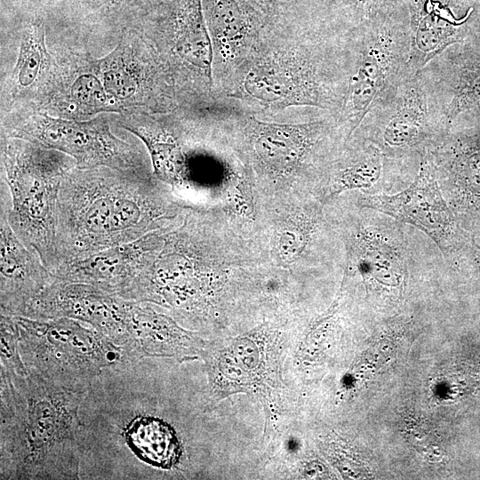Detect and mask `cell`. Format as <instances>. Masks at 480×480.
<instances>
[{"mask_svg":"<svg viewBox=\"0 0 480 480\" xmlns=\"http://www.w3.org/2000/svg\"><path fill=\"white\" fill-rule=\"evenodd\" d=\"M213 33L224 48L243 38L246 17L236 0H217L212 12Z\"/></svg>","mask_w":480,"mask_h":480,"instance_id":"d6986e66","label":"cell"},{"mask_svg":"<svg viewBox=\"0 0 480 480\" xmlns=\"http://www.w3.org/2000/svg\"><path fill=\"white\" fill-rule=\"evenodd\" d=\"M102 84L108 96L125 100L135 94L139 84L133 75L125 66L113 64L102 72Z\"/></svg>","mask_w":480,"mask_h":480,"instance_id":"603a6c76","label":"cell"},{"mask_svg":"<svg viewBox=\"0 0 480 480\" xmlns=\"http://www.w3.org/2000/svg\"><path fill=\"white\" fill-rule=\"evenodd\" d=\"M1 212L17 236L47 268L58 266L57 204L61 183L76 166L70 156L15 139L2 148Z\"/></svg>","mask_w":480,"mask_h":480,"instance_id":"277c9868","label":"cell"},{"mask_svg":"<svg viewBox=\"0 0 480 480\" xmlns=\"http://www.w3.org/2000/svg\"><path fill=\"white\" fill-rule=\"evenodd\" d=\"M49 60L44 27L37 21L27 28L21 36L19 56L12 72L13 80L20 87L32 85Z\"/></svg>","mask_w":480,"mask_h":480,"instance_id":"ac0fdd59","label":"cell"},{"mask_svg":"<svg viewBox=\"0 0 480 480\" xmlns=\"http://www.w3.org/2000/svg\"><path fill=\"white\" fill-rule=\"evenodd\" d=\"M184 212L153 174L75 167L64 178L58 198L57 268L150 233L172 230L182 222Z\"/></svg>","mask_w":480,"mask_h":480,"instance_id":"7a4b0ae2","label":"cell"},{"mask_svg":"<svg viewBox=\"0 0 480 480\" xmlns=\"http://www.w3.org/2000/svg\"><path fill=\"white\" fill-rule=\"evenodd\" d=\"M86 392L0 369L2 480L80 479L79 408Z\"/></svg>","mask_w":480,"mask_h":480,"instance_id":"3957f363","label":"cell"},{"mask_svg":"<svg viewBox=\"0 0 480 480\" xmlns=\"http://www.w3.org/2000/svg\"><path fill=\"white\" fill-rule=\"evenodd\" d=\"M12 316L28 372L57 386L86 392L105 369L132 361L122 347L84 322Z\"/></svg>","mask_w":480,"mask_h":480,"instance_id":"8992f818","label":"cell"},{"mask_svg":"<svg viewBox=\"0 0 480 480\" xmlns=\"http://www.w3.org/2000/svg\"><path fill=\"white\" fill-rule=\"evenodd\" d=\"M54 277L39 254L28 247L0 212V311L23 316Z\"/></svg>","mask_w":480,"mask_h":480,"instance_id":"5bb4252c","label":"cell"},{"mask_svg":"<svg viewBox=\"0 0 480 480\" xmlns=\"http://www.w3.org/2000/svg\"><path fill=\"white\" fill-rule=\"evenodd\" d=\"M1 356L0 369L17 374H27L28 371L20 357L19 336L12 316H0Z\"/></svg>","mask_w":480,"mask_h":480,"instance_id":"44dd1931","label":"cell"},{"mask_svg":"<svg viewBox=\"0 0 480 480\" xmlns=\"http://www.w3.org/2000/svg\"><path fill=\"white\" fill-rule=\"evenodd\" d=\"M164 231L113 246L92 256L59 266L52 274L61 281L91 284L129 299L153 266L164 245Z\"/></svg>","mask_w":480,"mask_h":480,"instance_id":"4fadbf2b","label":"cell"},{"mask_svg":"<svg viewBox=\"0 0 480 480\" xmlns=\"http://www.w3.org/2000/svg\"><path fill=\"white\" fill-rule=\"evenodd\" d=\"M132 301L91 284L54 278L21 316L84 322L126 352Z\"/></svg>","mask_w":480,"mask_h":480,"instance_id":"8fae6325","label":"cell"},{"mask_svg":"<svg viewBox=\"0 0 480 480\" xmlns=\"http://www.w3.org/2000/svg\"><path fill=\"white\" fill-rule=\"evenodd\" d=\"M152 357L105 369L79 408L80 479H145L171 471L184 449L175 427L155 412Z\"/></svg>","mask_w":480,"mask_h":480,"instance_id":"6da1fadb","label":"cell"},{"mask_svg":"<svg viewBox=\"0 0 480 480\" xmlns=\"http://www.w3.org/2000/svg\"><path fill=\"white\" fill-rule=\"evenodd\" d=\"M131 1H132V0H109L111 4H114V5L128 3V2H131Z\"/></svg>","mask_w":480,"mask_h":480,"instance_id":"484cf974","label":"cell"},{"mask_svg":"<svg viewBox=\"0 0 480 480\" xmlns=\"http://www.w3.org/2000/svg\"><path fill=\"white\" fill-rule=\"evenodd\" d=\"M410 19L411 50L409 66L412 73L449 45L463 40L466 23L474 8L457 17L452 0H404Z\"/></svg>","mask_w":480,"mask_h":480,"instance_id":"2e32d148","label":"cell"},{"mask_svg":"<svg viewBox=\"0 0 480 480\" xmlns=\"http://www.w3.org/2000/svg\"><path fill=\"white\" fill-rule=\"evenodd\" d=\"M357 206L416 227L445 258L469 246L473 239L447 204L427 153L421 156L417 175L408 188L394 195L359 194Z\"/></svg>","mask_w":480,"mask_h":480,"instance_id":"9c48e42d","label":"cell"},{"mask_svg":"<svg viewBox=\"0 0 480 480\" xmlns=\"http://www.w3.org/2000/svg\"><path fill=\"white\" fill-rule=\"evenodd\" d=\"M9 136L61 152L78 169L108 167L151 175L140 149L116 136L103 117L76 121L39 114L16 124Z\"/></svg>","mask_w":480,"mask_h":480,"instance_id":"ba28073f","label":"cell"},{"mask_svg":"<svg viewBox=\"0 0 480 480\" xmlns=\"http://www.w3.org/2000/svg\"><path fill=\"white\" fill-rule=\"evenodd\" d=\"M387 157L380 148L356 133L344 143L324 170L325 184L322 201L346 190H367L376 194L385 175L406 162Z\"/></svg>","mask_w":480,"mask_h":480,"instance_id":"9a60e30c","label":"cell"},{"mask_svg":"<svg viewBox=\"0 0 480 480\" xmlns=\"http://www.w3.org/2000/svg\"><path fill=\"white\" fill-rule=\"evenodd\" d=\"M175 24L176 52L212 82L213 53L201 0H182L177 8Z\"/></svg>","mask_w":480,"mask_h":480,"instance_id":"e0dca14e","label":"cell"},{"mask_svg":"<svg viewBox=\"0 0 480 480\" xmlns=\"http://www.w3.org/2000/svg\"><path fill=\"white\" fill-rule=\"evenodd\" d=\"M314 214H302L283 227L277 237V250L284 261L294 262L308 245L316 225Z\"/></svg>","mask_w":480,"mask_h":480,"instance_id":"ffe728a7","label":"cell"},{"mask_svg":"<svg viewBox=\"0 0 480 480\" xmlns=\"http://www.w3.org/2000/svg\"><path fill=\"white\" fill-rule=\"evenodd\" d=\"M346 242L348 265L367 287L404 290L412 248L399 221L373 213L358 216L348 227Z\"/></svg>","mask_w":480,"mask_h":480,"instance_id":"30bf717a","label":"cell"},{"mask_svg":"<svg viewBox=\"0 0 480 480\" xmlns=\"http://www.w3.org/2000/svg\"><path fill=\"white\" fill-rule=\"evenodd\" d=\"M393 0H342L349 19L357 24Z\"/></svg>","mask_w":480,"mask_h":480,"instance_id":"cb8c5ba5","label":"cell"},{"mask_svg":"<svg viewBox=\"0 0 480 480\" xmlns=\"http://www.w3.org/2000/svg\"><path fill=\"white\" fill-rule=\"evenodd\" d=\"M468 252L471 254L476 269L480 272V245L476 242L475 237L472 239Z\"/></svg>","mask_w":480,"mask_h":480,"instance_id":"d4e9b609","label":"cell"},{"mask_svg":"<svg viewBox=\"0 0 480 480\" xmlns=\"http://www.w3.org/2000/svg\"><path fill=\"white\" fill-rule=\"evenodd\" d=\"M70 95L78 107L89 111H103L108 104L103 84L92 74L78 76L71 85Z\"/></svg>","mask_w":480,"mask_h":480,"instance_id":"7402d4cb","label":"cell"},{"mask_svg":"<svg viewBox=\"0 0 480 480\" xmlns=\"http://www.w3.org/2000/svg\"><path fill=\"white\" fill-rule=\"evenodd\" d=\"M449 130L436 95L418 71L375 103L355 133L388 158L420 160Z\"/></svg>","mask_w":480,"mask_h":480,"instance_id":"52a82bcc","label":"cell"},{"mask_svg":"<svg viewBox=\"0 0 480 480\" xmlns=\"http://www.w3.org/2000/svg\"><path fill=\"white\" fill-rule=\"evenodd\" d=\"M410 50V19L404 0L391 1L353 27L348 90L339 114L348 140L369 109L413 74Z\"/></svg>","mask_w":480,"mask_h":480,"instance_id":"5b68a950","label":"cell"},{"mask_svg":"<svg viewBox=\"0 0 480 480\" xmlns=\"http://www.w3.org/2000/svg\"><path fill=\"white\" fill-rule=\"evenodd\" d=\"M447 204L468 233L480 231V132L451 130L427 152Z\"/></svg>","mask_w":480,"mask_h":480,"instance_id":"7c38bea8","label":"cell"}]
</instances>
